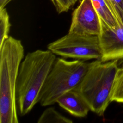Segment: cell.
Returning <instances> with one entry per match:
<instances>
[{"label": "cell", "mask_w": 123, "mask_h": 123, "mask_svg": "<svg viewBox=\"0 0 123 123\" xmlns=\"http://www.w3.org/2000/svg\"><path fill=\"white\" fill-rule=\"evenodd\" d=\"M50 50L28 52L22 61L16 83L17 109L21 116L29 113L39 102V95L56 60Z\"/></svg>", "instance_id": "obj_1"}, {"label": "cell", "mask_w": 123, "mask_h": 123, "mask_svg": "<svg viewBox=\"0 0 123 123\" xmlns=\"http://www.w3.org/2000/svg\"><path fill=\"white\" fill-rule=\"evenodd\" d=\"M24 48L21 41L9 36L0 48V123H18L16 83Z\"/></svg>", "instance_id": "obj_2"}, {"label": "cell", "mask_w": 123, "mask_h": 123, "mask_svg": "<svg viewBox=\"0 0 123 123\" xmlns=\"http://www.w3.org/2000/svg\"><path fill=\"white\" fill-rule=\"evenodd\" d=\"M118 60L102 62L95 60L79 85L74 88L88 105L90 111L102 116L111 101L119 67Z\"/></svg>", "instance_id": "obj_3"}, {"label": "cell", "mask_w": 123, "mask_h": 123, "mask_svg": "<svg viewBox=\"0 0 123 123\" xmlns=\"http://www.w3.org/2000/svg\"><path fill=\"white\" fill-rule=\"evenodd\" d=\"M89 66V62L84 60L56 58L39 95L38 102L42 106L55 103L60 96L79 85Z\"/></svg>", "instance_id": "obj_4"}, {"label": "cell", "mask_w": 123, "mask_h": 123, "mask_svg": "<svg viewBox=\"0 0 123 123\" xmlns=\"http://www.w3.org/2000/svg\"><path fill=\"white\" fill-rule=\"evenodd\" d=\"M47 49L55 55L75 60H100L102 57L98 35L68 32L48 44Z\"/></svg>", "instance_id": "obj_5"}, {"label": "cell", "mask_w": 123, "mask_h": 123, "mask_svg": "<svg viewBox=\"0 0 123 123\" xmlns=\"http://www.w3.org/2000/svg\"><path fill=\"white\" fill-rule=\"evenodd\" d=\"M100 18L91 0H82L72 13L68 32L81 35H98Z\"/></svg>", "instance_id": "obj_6"}, {"label": "cell", "mask_w": 123, "mask_h": 123, "mask_svg": "<svg viewBox=\"0 0 123 123\" xmlns=\"http://www.w3.org/2000/svg\"><path fill=\"white\" fill-rule=\"evenodd\" d=\"M98 36L102 51L101 61L107 62L123 59V24L112 29L101 19Z\"/></svg>", "instance_id": "obj_7"}, {"label": "cell", "mask_w": 123, "mask_h": 123, "mask_svg": "<svg viewBox=\"0 0 123 123\" xmlns=\"http://www.w3.org/2000/svg\"><path fill=\"white\" fill-rule=\"evenodd\" d=\"M56 103L71 115L76 117H85L90 111L87 104L74 88L60 96Z\"/></svg>", "instance_id": "obj_8"}, {"label": "cell", "mask_w": 123, "mask_h": 123, "mask_svg": "<svg viewBox=\"0 0 123 123\" xmlns=\"http://www.w3.org/2000/svg\"><path fill=\"white\" fill-rule=\"evenodd\" d=\"M100 18L112 29H115L119 24L105 0H91Z\"/></svg>", "instance_id": "obj_9"}, {"label": "cell", "mask_w": 123, "mask_h": 123, "mask_svg": "<svg viewBox=\"0 0 123 123\" xmlns=\"http://www.w3.org/2000/svg\"><path fill=\"white\" fill-rule=\"evenodd\" d=\"M72 123L73 121L64 116L54 108H47L39 117L37 123Z\"/></svg>", "instance_id": "obj_10"}, {"label": "cell", "mask_w": 123, "mask_h": 123, "mask_svg": "<svg viewBox=\"0 0 123 123\" xmlns=\"http://www.w3.org/2000/svg\"><path fill=\"white\" fill-rule=\"evenodd\" d=\"M11 26L9 16L6 8H0V48L9 37Z\"/></svg>", "instance_id": "obj_11"}, {"label": "cell", "mask_w": 123, "mask_h": 123, "mask_svg": "<svg viewBox=\"0 0 123 123\" xmlns=\"http://www.w3.org/2000/svg\"><path fill=\"white\" fill-rule=\"evenodd\" d=\"M111 101L123 102V66L118 68L111 97Z\"/></svg>", "instance_id": "obj_12"}, {"label": "cell", "mask_w": 123, "mask_h": 123, "mask_svg": "<svg viewBox=\"0 0 123 123\" xmlns=\"http://www.w3.org/2000/svg\"><path fill=\"white\" fill-rule=\"evenodd\" d=\"M58 13L67 12L78 0H50Z\"/></svg>", "instance_id": "obj_13"}, {"label": "cell", "mask_w": 123, "mask_h": 123, "mask_svg": "<svg viewBox=\"0 0 123 123\" xmlns=\"http://www.w3.org/2000/svg\"><path fill=\"white\" fill-rule=\"evenodd\" d=\"M114 9L117 20L120 25L123 24V0H110Z\"/></svg>", "instance_id": "obj_14"}, {"label": "cell", "mask_w": 123, "mask_h": 123, "mask_svg": "<svg viewBox=\"0 0 123 123\" xmlns=\"http://www.w3.org/2000/svg\"><path fill=\"white\" fill-rule=\"evenodd\" d=\"M12 0H0V8H5V6Z\"/></svg>", "instance_id": "obj_15"}]
</instances>
